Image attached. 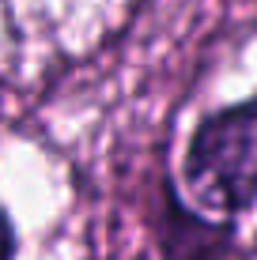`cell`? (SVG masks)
<instances>
[{
  "instance_id": "6da1fadb",
  "label": "cell",
  "mask_w": 257,
  "mask_h": 260,
  "mask_svg": "<svg viewBox=\"0 0 257 260\" xmlns=\"http://www.w3.org/2000/svg\"><path fill=\"white\" fill-rule=\"evenodd\" d=\"M178 185L193 208L216 219L238 222L257 208V91L212 106L193 121Z\"/></svg>"
},
{
  "instance_id": "7a4b0ae2",
  "label": "cell",
  "mask_w": 257,
  "mask_h": 260,
  "mask_svg": "<svg viewBox=\"0 0 257 260\" xmlns=\"http://www.w3.org/2000/svg\"><path fill=\"white\" fill-rule=\"evenodd\" d=\"M148 230L159 260H231L238 253V222L193 208L170 170H159L152 185Z\"/></svg>"
},
{
  "instance_id": "3957f363",
  "label": "cell",
  "mask_w": 257,
  "mask_h": 260,
  "mask_svg": "<svg viewBox=\"0 0 257 260\" xmlns=\"http://www.w3.org/2000/svg\"><path fill=\"white\" fill-rule=\"evenodd\" d=\"M0 260H19V226L4 204H0Z\"/></svg>"
}]
</instances>
